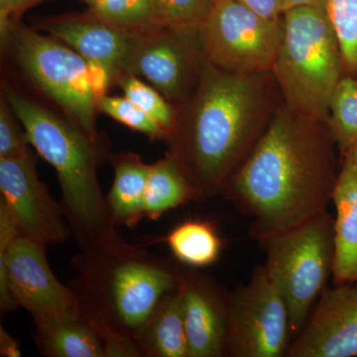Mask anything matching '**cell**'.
<instances>
[{"label": "cell", "mask_w": 357, "mask_h": 357, "mask_svg": "<svg viewBox=\"0 0 357 357\" xmlns=\"http://www.w3.org/2000/svg\"><path fill=\"white\" fill-rule=\"evenodd\" d=\"M328 124L282 102L245 161L223 188V198L251 218L258 241L328 213L338 175Z\"/></svg>", "instance_id": "6da1fadb"}, {"label": "cell", "mask_w": 357, "mask_h": 357, "mask_svg": "<svg viewBox=\"0 0 357 357\" xmlns=\"http://www.w3.org/2000/svg\"><path fill=\"white\" fill-rule=\"evenodd\" d=\"M281 102L272 72L234 74L206 60L194 93L176 109L166 141L199 202L222 194Z\"/></svg>", "instance_id": "7a4b0ae2"}, {"label": "cell", "mask_w": 357, "mask_h": 357, "mask_svg": "<svg viewBox=\"0 0 357 357\" xmlns=\"http://www.w3.org/2000/svg\"><path fill=\"white\" fill-rule=\"evenodd\" d=\"M69 287L79 314L102 340L105 357L142 356L134 335L178 287L182 268L126 243L121 234L82 248L72 258Z\"/></svg>", "instance_id": "3957f363"}, {"label": "cell", "mask_w": 357, "mask_h": 357, "mask_svg": "<svg viewBox=\"0 0 357 357\" xmlns=\"http://www.w3.org/2000/svg\"><path fill=\"white\" fill-rule=\"evenodd\" d=\"M0 91L22 123L30 145L55 169L60 204L79 248L119 234L98 182V168L112 155L105 141L91 137L6 75Z\"/></svg>", "instance_id": "277c9868"}, {"label": "cell", "mask_w": 357, "mask_h": 357, "mask_svg": "<svg viewBox=\"0 0 357 357\" xmlns=\"http://www.w3.org/2000/svg\"><path fill=\"white\" fill-rule=\"evenodd\" d=\"M2 58L13 79L50 105L96 140L98 107L89 86L88 62L60 40L44 34L21 20L0 30ZM16 82V81H15Z\"/></svg>", "instance_id": "5b68a950"}, {"label": "cell", "mask_w": 357, "mask_h": 357, "mask_svg": "<svg viewBox=\"0 0 357 357\" xmlns=\"http://www.w3.org/2000/svg\"><path fill=\"white\" fill-rule=\"evenodd\" d=\"M283 23V37L271 70L282 102L296 114L328 123L331 100L344 74L326 8H289Z\"/></svg>", "instance_id": "8992f818"}, {"label": "cell", "mask_w": 357, "mask_h": 357, "mask_svg": "<svg viewBox=\"0 0 357 357\" xmlns=\"http://www.w3.org/2000/svg\"><path fill=\"white\" fill-rule=\"evenodd\" d=\"M259 243L263 266L287 304L291 332L299 333L333 272L335 218L326 213Z\"/></svg>", "instance_id": "52a82bcc"}, {"label": "cell", "mask_w": 357, "mask_h": 357, "mask_svg": "<svg viewBox=\"0 0 357 357\" xmlns=\"http://www.w3.org/2000/svg\"><path fill=\"white\" fill-rule=\"evenodd\" d=\"M25 309L33 319L79 316L74 293L58 280L46 245L18 234L8 208L0 201V310Z\"/></svg>", "instance_id": "ba28073f"}, {"label": "cell", "mask_w": 357, "mask_h": 357, "mask_svg": "<svg viewBox=\"0 0 357 357\" xmlns=\"http://www.w3.org/2000/svg\"><path fill=\"white\" fill-rule=\"evenodd\" d=\"M283 16L263 17L234 0H217L201 27L206 60L239 75L271 72L283 37Z\"/></svg>", "instance_id": "9c48e42d"}, {"label": "cell", "mask_w": 357, "mask_h": 357, "mask_svg": "<svg viewBox=\"0 0 357 357\" xmlns=\"http://www.w3.org/2000/svg\"><path fill=\"white\" fill-rule=\"evenodd\" d=\"M290 318L283 296L264 266L229 297L227 356H286Z\"/></svg>", "instance_id": "30bf717a"}, {"label": "cell", "mask_w": 357, "mask_h": 357, "mask_svg": "<svg viewBox=\"0 0 357 357\" xmlns=\"http://www.w3.org/2000/svg\"><path fill=\"white\" fill-rule=\"evenodd\" d=\"M204 62L199 29L160 26L136 33L123 74L145 79L178 109L198 86Z\"/></svg>", "instance_id": "8fae6325"}, {"label": "cell", "mask_w": 357, "mask_h": 357, "mask_svg": "<svg viewBox=\"0 0 357 357\" xmlns=\"http://www.w3.org/2000/svg\"><path fill=\"white\" fill-rule=\"evenodd\" d=\"M33 152L16 158L0 159V201L6 204L18 234L49 245L73 236L60 202L51 196L37 174Z\"/></svg>", "instance_id": "7c38bea8"}, {"label": "cell", "mask_w": 357, "mask_h": 357, "mask_svg": "<svg viewBox=\"0 0 357 357\" xmlns=\"http://www.w3.org/2000/svg\"><path fill=\"white\" fill-rule=\"evenodd\" d=\"M286 356H357V283L324 290Z\"/></svg>", "instance_id": "4fadbf2b"}, {"label": "cell", "mask_w": 357, "mask_h": 357, "mask_svg": "<svg viewBox=\"0 0 357 357\" xmlns=\"http://www.w3.org/2000/svg\"><path fill=\"white\" fill-rule=\"evenodd\" d=\"M190 357L227 356L229 293L195 268L178 277Z\"/></svg>", "instance_id": "5bb4252c"}, {"label": "cell", "mask_w": 357, "mask_h": 357, "mask_svg": "<svg viewBox=\"0 0 357 357\" xmlns=\"http://www.w3.org/2000/svg\"><path fill=\"white\" fill-rule=\"evenodd\" d=\"M33 27L68 45L88 62L109 70L112 82L123 74L136 33L121 29L89 13L41 18Z\"/></svg>", "instance_id": "9a60e30c"}, {"label": "cell", "mask_w": 357, "mask_h": 357, "mask_svg": "<svg viewBox=\"0 0 357 357\" xmlns=\"http://www.w3.org/2000/svg\"><path fill=\"white\" fill-rule=\"evenodd\" d=\"M333 203L335 208L333 281L357 283V177L342 165Z\"/></svg>", "instance_id": "2e32d148"}, {"label": "cell", "mask_w": 357, "mask_h": 357, "mask_svg": "<svg viewBox=\"0 0 357 357\" xmlns=\"http://www.w3.org/2000/svg\"><path fill=\"white\" fill-rule=\"evenodd\" d=\"M114 182L105 196L110 218L116 227H135L144 218V197L151 164L140 155L122 152L110 155Z\"/></svg>", "instance_id": "e0dca14e"}, {"label": "cell", "mask_w": 357, "mask_h": 357, "mask_svg": "<svg viewBox=\"0 0 357 357\" xmlns=\"http://www.w3.org/2000/svg\"><path fill=\"white\" fill-rule=\"evenodd\" d=\"M134 340L142 356L190 357L178 287L161 301L134 335Z\"/></svg>", "instance_id": "ac0fdd59"}, {"label": "cell", "mask_w": 357, "mask_h": 357, "mask_svg": "<svg viewBox=\"0 0 357 357\" xmlns=\"http://www.w3.org/2000/svg\"><path fill=\"white\" fill-rule=\"evenodd\" d=\"M35 342L47 357H105L102 340L79 316L34 319Z\"/></svg>", "instance_id": "d6986e66"}, {"label": "cell", "mask_w": 357, "mask_h": 357, "mask_svg": "<svg viewBox=\"0 0 357 357\" xmlns=\"http://www.w3.org/2000/svg\"><path fill=\"white\" fill-rule=\"evenodd\" d=\"M199 202L198 194L173 155L151 164L144 197V218L157 220L167 211L190 202Z\"/></svg>", "instance_id": "ffe728a7"}, {"label": "cell", "mask_w": 357, "mask_h": 357, "mask_svg": "<svg viewBox=\"0 0 357 357\" xmlns=\"http://www.w3.org/2000/svg\"><path fill=\"white\" fill-rule=\"evenodd\" d=\"M162 241L178 262L195 269L217 262L222 250V241L208 220H185Z\"/></svg>", "instance_id": "44dd1931"}, {"label": "cell", "mask_w": 357, "mask_h": 357, "mask_svg": "<svg viewBox=\"0 0 357 357\" xmlns=\"http://www.w3.org/2000/svg\"><path fill=\"white\" fill-rule=\"evenodd\" d=\"M86 13L130 32H146L160 27L154 0H98Z\"/></svg>", "instance_id": "7402d4cb"}, {"label": "cell", "mask_w": 357, "mask_h": 357, "mask_svg": "<svg viewBox=\"0 0 357 357\" xmlns=\"http://www.w3.org/2000/svg\"><path fill=\"white\" fill-rule=\"evenodd\" d=\"M328 128L342 154L357 141V79L344 76L328 107Z\"/></svg>", "instance_id": "603a6c76"}, {"label": "cell", "mask_w": 357, "mask_h": 357, "mask_svg": "<svg viewBox=\"0 0 357 357\" xmlns=\"http://www.w3.org/2000/svg\"><path fill=\"white\" fill-rule=\"evenodd\" d=\"M326 13L340 46L344 76L357 79V0H326Z\"/></svg>", "instance_id": "cb8c5ba5"}, {"label": "cell", "mask_w": 357, "mask_h": 357, "mask_svg": "<svg viewBox=\"0 0 357 357\" xmlns=\"http://www.w3.org/2000/svg\"><path fill=\"white\" fill-rule=\"evenodd\" d=\"M114 86L121 88L126 98L158 122L169 138L175 126L177 109L156 89L144 83L140 77L129 74L117 76Z\"/></svg>", "instance_id": "d4e9b609"}, {"label": "cell", "mask_w": 357, "mask_h": 357, "mask_svg": "<svg viewBox=\"0 0 357 357\" xmlns=\"http://www.w3.org/2000/svg\"><path fill=\"white\" fill-rule=\"evenodd\" d=\"M98 114L107 115L119 123L146 135L152 141H167L165 129L126 96H103L96 100Z\"/></svg>", "instance_id": "484cf974"}, {"label": "cell", "mask_w": 357, "mask_h": 357, "mask_svg": "<svg viewBox=\"0 0 357 357\" xmlns=\"http://www.w3.org/2000/svg\"><path fill=\"white\" fill-rule=\"evenodd\" d=\"M154 3L160 26L199 30L217 0H154Z\"/></svg>", "instance_id": "4316f807"}, {"label": "cell", "mask_w": 357, "mask_h": 357, "mask_svg": "<svg viewBox=\"0 0 357 357\" xmlns=\"http://www.w3.org/2000/svg\"><path fill=\"white\" fill-rule=\"evenodd\" d=\"M30 146L22 123L0 91V159L24 156L31 152Z\"/></svg>", "instance_id": "83f0119b"}, {"label": "cell", "mask_w": 357, "mask_h": 357, "mask_svg": "<svg viewBox=\"0 0 357 357\" xmlns=\"http://www.w3.org/2000/svg\"><path fill=\"white\" fill-rule=\"evenodd\" d=\"M88 77L89 86L96 100L107 96L110 86H114L109 70L100 63L88 62Z\"/></svg>", "instance_id": "f1b7e54d"}, {"label": "cell", "mask_w": 357, "mask_h": 357, "mask_svg": "<svg viewBox=\"0 0 357 357\" xmlns=\"http://www.w3.org/2000/svg\"><path fill=\"white\" fill-rule=\"evenodd\" d=\"M50 0H0V30L13 20H21L23 14L32 7Z\"/></svg>", "instance_id": "f546056e"}, {"label": "cell", "mask_w": 357, "mask_h": 357, "mask_svg": "<svg viewBox=\"0 0 357 357\" xmlns=\"http://www.w3.org/2000/svg\"><path fill=\"white\" fill-rule=\"evenodd\" d=\"M234 1L248 7L253 13L269 20L282 17L286 10L284 0H234Z\"/></svg>", "instance_id": "4dcf8cb0"}, {"label": "cell", "mask_w": 357, "mask_h": 357, "mask_svg": "<svg viewBox=\"0 0 357 357\" xmlns=\"http://www.w3.org/2000/svg\"><path fill=\"white\" fill-rule=\"evenodd\" d=\"M0 356L2 357H20L21 354L20 342L14 340L3 328H0Z\"/></svg>", "instance_id": "1f68e13d"}, {"label": "cell", "mask_w": 357, "mask_h": 357, "mask_svg": "<svg viewBox=\"0 0 357 357\" xmlns=\"http://www.w3.org/2000/svg\"><path fill=\"white\" fill-rule=\"evenodd\" d=\"M344 166L349 168L357 177V141L344 154Z\"/></svg>", "instance_id": "d6a6232c"}, {"label": "cell", "mask_w": 357, "mask_h": 357, "mask_svg": "<svg viewBox=\"0 0 357 357\" xmlns=\"http://www.w3.org/2000/svg\"><path fill=\"white\" fill-rule=\"evenodd\" d=\"M284 3H285L286 10L299 6H316L326 8V0H284Z\"/></svg>", "instance_id": "836d02e7"}, {"label": "cell", "mask_w": 357, "mask_h": 357, "mask_svg": "<svg viewBox=\"0 0 357 357\" xmlns=\"http://www.w3.org/2000/svg\"><path fill=\"white\" fill-rule=\"evenodd\" d=\"M79 1L84 2L88 6V9L93 8L98 3V0H79Z\"/></svg>", "instance_id": "e575fe53"}]
</instances>
